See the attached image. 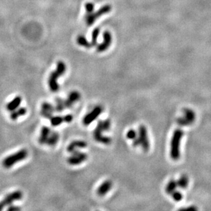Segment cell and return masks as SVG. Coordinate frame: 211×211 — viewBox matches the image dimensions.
Wrapping results in <instances>:
<instances>
[{
  "instance_id": "1",
  "label": "cell",
  "mask_w": 211,
  "mask_h": 211,
  "mask_svg": "<svg viewBox=\"0 0 211 211\" xmlns=\"http://www.w3.org/2000/svg\"><path fill=\"white\" fill-rule=\"evenodd\" d=\"M111 127V121L107 119L105 120H100L98 122L97 126L94 129V137L96 142L104 144H109L111 142V139L109 137L102 135V133L109 130Z\"/></svg>"
},
{
  "instance_id": "2",
  "label": "cell",
  "mask_w": 211,
  "mask_h": 211,
  "mask_svg": "<svg viewBox=\"0 0 211 211\" xmlns=\"http://www.w3.org/2000/svg\"><path fill=\"white\" fill-rule=\"evenodd\" d=\"M66 70V66L65 63L62 61H59L57 64L56 70L52 72L49 77V86L52 92H57L60 90V86L57 82V79L65 73Z\"/></svg>"
},
{
  "instance_id": "3",
  "label": "cell",
  "mask_w": 211,
  "mask_h": 211,
  "mask_svg": "<svg viewBox=\"0 0 211 211\" xmlns=\"http://www.w3.org/2000/svg\"><path fill=\"white\" fill-rule=\"evenodd\" d=\"M183 132L179 129H177L174 131L173 134L172 141H171V148H170V156L173 160L176 161L179 159L180 156V142Z\"/></svg>"
},
{
  "instance_id": "4",
  "label": "cell",
  "mask_w": 211,
  "mask_h": 211,
  "mask_svg": "<svg viewBox=\"0 0 211 211\" xmlns=\"http://www.w3.org/2000/svg\"><path fill=\"white\" fill-rule=\"evenodd\" d=\"M28 153L26 150L22 149L16 152V153L12 154L10 156L5 157L2 161V165L5 168H10L14 164L19 161H21L27 158Z\"/></svg>"
},
{
  "instance_id": "5",
  "label": "cell",
  "mask_w": 211,
  "mask_h": 211,
  "mask_svg": "<svg viewBox=\"0 0 211 211\" xmlns=\"http://www.w3.org/2000/svg\"><path fill=\"white\" fill-rule=\"evenodd\" d=\"M111 5L109 4H106L98 9L97 12H92V13H87L85 16V23L88 26H91L94 24L95 21L101 16L102 15H104L107 13H109L111 10Z\"/></svg>"
},
{
  "instance_id": "6",
  "label": "cell",
  "mask_w": 211,
  "mask_h": 211,
  "mask_svg": "<svg viewBox=\"0 0 211 211\" xmlns=\"http://www.w3.org/2000/svg\"><path fill=\"white\" fill-rule=\"evenodd\" d=\"M23 197V193L20 191H15L8 194L2 200L0 201V210H2L5 207L10 206L14 201L20 200Z\"/></svg>"
},
{
  "instance_id": "7",
  "label": "cell",
  "mask_w": 211,
  "mask_h": 211,
  "mask_svg": "<svg viewBox=\"0 0 211 211\" xmlns=\"http://www.w3.org/2000/svg\"><path fill=\"white\" fill-rule=\"evenodd\" d=\"M139 139L140 141V146H142V148L145 152H147L149 150L150 143L148 137L147 129L144 125L140 126L139 128Z\"/></svg>"
},
{
  "instance_id": "8",
  "label": "cell",
  "mask_w": 211,
  "mask_h": 211,
  "mask_svg": "<svg viewBox=\"0 0 211 211\" xmlns=\"http://www.w3.org/2000/svg\"><path fill=\"white\" fill-rule=\"evenodd\" d=\"M87 159V155L79 151H75L73 153V155L68 158L67 162L71 165H77L81 164Z\"/></svg>"
},
{
  "instance_id": "9",
  "label": "cell",
  "mask_w": 211,
  "mask_h": 211,
  "mask_svg": "<svg viewBox=\"0 0 211 211\" xmlns=\"http://www.w3.org/2000/svg\"><path fill=\"white\" fill-rule=\"evenodd\" d=\"M102 111V108L100 106H96L90 113H87L83 119V124L85 126H88L100 115Z\"/></svg>"
},
{
  "instance_id": "10",
  "label": "cell",
  "mask_w": 211,
  "mask_h": 211,
  "mask_svg": "<svg viewBox=\"0 0 211 211\" xmlns=\"http://www.w3.org/2000/svg\"><path fill=\"white\" fill-rule=\"evenodd\" d=\"M112 42L111 34L109 32L105 31L103 33V42L96 47V50L98 52H103L109 49Z\"/></svg>"
},
{
  "instance_id": "11",
  "label": "cell",
  "mask_w": 211,
  "mask_h": 211,
  "mask_svg": "<svg viewBox=\"0 0 211 211\" xmlns=\"http://www.w3.org/2000/svg\"><path fill=\"white\" fill-rule=\"evenodd\" d=\"M81 97V95L77 91H73L68 95L67 99L64 100V105L66 108L70 109L73 105V104L79 100Z\"/></svg>"
},
{
  "instance_id": "12",
  "label": "cell",
  "mask_w": 211,
  "mask_h": 211,
  "mask_svg": "<svg viewBox=\"0 0 211 211\" xmlns=\"http://www.w3.org/2000/svg\"><path fill=\"white\" fill-rule=\"evenodd\" d=\"M87 146V143L82 140H75L72 142L67 147V151L73 153L77 151V148H84Z\"/></svg>"
},
{
  "instance_id": "13",
  "label": "cell",
  "mask_w": 211,
  "mask_h": 211,
  "mask_svg": "<svg viewBox=\"0 0 211 211\" xmlns=\"http://www.w3.org/2000/svg\"><path fill=\"white\" fill-rule=\"evenodd\" d=\"M112 187V182L110 180H106L100 184L97 190V193L99 196H104L108 193Z\"/></svg>"
},
{
  "instance_id": "14",
  "label": "cell",
  "mask_w": 211,
  "mask_h": 211,
  "mask_svg": "<svg viewBox=\"0 0 211 211\" xmlns=\"http://www.w3.org/2000/svg\"><path fill=\"white\" fill-rule=\"evenodd\" d=\"M22 98L20 96H17L14 99H12L10 102L7 104L6 109L8 111H12L16 109L17 108L19 107V105L21 103Z\"/></svg>"
},
{
  "instance_id": "15",
  "label": "cell",
  "mask_w": 211,
  "mask_h": 211,
  "mask_svg": "<svg viewBox=\"0 0 211 211\" xmlns=\"http://www.w3.org/2000/svg\"><path fill=\"white\" fill-rule=\"evenodd\" d=\"M51 133L50 129L47 126H43L41 129V135L38 139V142L41 144H45L47 143V139Z\"/></svg>"
},
{
  "instance_id": "16",
  "label": "cell",
  "mask_w": 211,
  "mask_h": 211,
  "mask_svg": "<svg viewBox=\"0 0 211 211\" xmlns=\"http://www.w3.org/2000/svg\"><path fill=\"white\" fill-rule=\"evenodd\" d=\"M27 113V109L25 107H20L12 111L10 113V118L12 120H16L19 118L25 115Z\"/></svg>"
},
{
  "instance_id": "17",
  "label": "cell",
  "mask_w": 211,
  "mask_h": 211,
  "mask_svg": "<svg viewBox=\"0 0 211 211\" xmlns=\"http://www.w3.org/2000/svg\"><path fill=\"white\" fill-rule=\"evenodd\" d=\"M59 138H60V135L56 131L54 132H51L50 135H49L48 139L47 141V144L49 146H56L57 143H58Z\"/></svg>"
},
{
  "instance_id": "18",
  "label": "cell",
  "mask_w": 211,
  "mask_h": 211,
  "mask_svg": "<svg viewBox=\"0 0 211 211\" xmlns=\"http://www.w3.org/2000/svg\"><path fill=\"white\" fill-rule=\"evenodd\" d=\"M77 43L78 45H80V46L84 47L85 48L90 49V47H92L91 43H90V42L87 41L86 38H85L84 36H83V35L78 36V37L77 38Z\"/></svg>"
},
{
  "instance_id": "19",
  "label": "cell",
  "mask_w": 211,
  "mask_h": 211,
  "mask_svg": "<svg viewBox=\"0 0 211 211\" xmlns=\"http://www.w3.org/2000/svg\"><path fill=\"white\" fill-rule=\"evenodd\" d=\"M184 118L186 119V120L188 122L189 125L191 124L193 122L195 121V113L193 111H192L191 109H187L184 110Z\"/></svg>"
},
{
  "instance_id": "20",
  "label": "cell",
  "mask_w": 211,
  "mask_h": 211,
  "mask_svg": "<svg viewBox=\"0 0 211 211\" xmlns=\"http://www.w3.org/2000/svg\"><path fill=\"white\" fill-rule=\"evenodd\" d=\"M177 187H178L177 181H176V180H170L166 186V189H165L166 193H168V194H172V193L176 191Z\"/></svg>"
},
{
  "instance_id": "21",
  "label": "cell",
  "mask_w": 211,
  "mask_h": 211,
  "mask_svg": "<svg viewBox=\"0 0 211 211\" xmlns=\"http://www.w3.org/2000/svg\"><path fill=\"white\" fill-rule=\"evenodd\" d=\"M178 186L181 189H185L187 187L188 184H189V179L186 175H183L179 178V180L177 181Z\"/></svg>"
},
{
  "instance_id": "22",
  "label": "cell",
  "mask_w": 211,
  "mask_h": 211,
  "mask_svg": "<svg viewBox=\"0 0 211 211\" xmlns=\"http://www.w3.org/2000/svg\"><path fill=\"white\" fill-rule=\"evenodd\" d=\"M100 34V29L98 27H96L94 29L92 33V41H91L90 43L92 47H94L97 45V39L98 36Z\"/></svg>"
},
{
  "instance_id": "23",
  "label": "cell",
  "mask_w": 211,
  "mask_h": 211,
  "mask_svg": "<svg viewBox=\"0 0 211 211\" xmlns=\"http://www.w3.org/2000/svg\"><path fill=\"white\" fill-rule=\"evenodd\" d=\"M50 121L53 126H57L60 125L62 122H64V116H52Z\"/></svg>"
},
{
  "instance_id": "24",
  "label": "cell",
  "mask_w": 211,
  "mask_h": 211,
  "mask_svg": "<svg viewBox=\"0 0 211 211\" xmlns=\"http://www.w3.org/2000/svg\"><path fill=\"white\" fill-rule=\"evenodd\" d=\"M65 105H64V100H63L62 98H56V106L55 107L56 111L61 112L65 109Z\"/></svg>"
},
{
  "instance_id": "25",
  "label": "cell",
  "mask_w": 211,
  "mask_h": 211,
  "mask_svg": "<svg viewBox=\"0 0 211 211\" xmlns=\"http://www.w3.org/2000/svg\"><path fill=\"white\" fill-rule=\"evenodd\" d=\"M41 109L45 110V111H47L49 112H51V113H54L55 111H56V109H55V107H54V106H53L51 104L49 103V102H44L42 103Z\"/></svg>"
},
{
  "instance_id": "26",
  "label": "cell",
  "mask_w": 211,
  "mask_h": 211,
  "mask_svg": "<svg viewBox=\"0 0 211 211\" xmlns=\"http://www.w3.org/2000/svg\"><path fill=\"white\" fill-rule=\"evenodd\" d=\"M85 8L87 13H92L94 12V5L93 3L87 2L85 3Z\"/></svg>"
},
{
  "instance_id": "27",
  "label": "cell",
  "mask_w": 211,
  "mask_h": 211,
  "mask_svg": "<svg viewBox=\"0 0 211 211\" xmlns=\"http://www.w3.org/2000/svg\"><path fill=\"white\" fill-rule=\"evenodd\" d=\"M126 137L127 138L129 139V140H133L135 138H136L137 137V132L133 129H131L128 131L126 134Z\"/></svg>"
},
{
  "instance_id": "28",
  "label": "cell",
  "mask_w": 211,
  "mask_h": 211,
  "mask_svg": "<svg viewBox=\"0 0 211 211\" xmlns=\"http://www.w3.org/2000/svg\"><path fill=\"white\" fill-rule=\"evenodd\" d=\"M172 197H173V198H174V200L176 201H180L182 199V193H180V192H179V191H175L174 192V193H172Z\"/></svg>"
},
{
  "instance_id": "29",
  "label": "cell",
  "mask_w": 211,
  "mask_h": 211,
  "mask_svg": "<svg viewBox=\"0 0 211 211\" xmlns=\"http://www.w3.org/2000/svg\"><path fill=\"white\" fill-rule=\"evenodd\" d=\"M41 113L44 118H47V119L50 120L51 118V117L53 116L52 113H51V112H49L47 111H45V110H43V109H41Z\"/></svg>"
},
{
  "instance_id": "30",
  "label": "cell",
  "mask_w": 211,
  "mask_h": 211,
  "mask_svg": "<svg viewBox=\"0 0 211 211\" xmlns=\"http://www.w3.org/2000/svg\"><path fill=\"white\" fill-rule=\"evenodd\" d=\"M178 124H180V126H188V125H189L188 122L184 118V117L179 118L178 119Z\"/></svg>"
},
{
  "instance_id": "31",
  "label": "cell",
  "mask_w": 211,
  "mask_h": 211,
  "mask_svg": "<svg viewBox=\"0 0 211 211\" xmlns=\"http://www.w3.org/2000/svg\"><path fill=\"white\" fill-rule=\"evenodd\" d=\"M64 122L70 123L73 121V116L71 115V114H68V115H66L65 116H64Z\"/></svg>"
},
{
  "instance_id": "32",
  "label": "cell",
  "mask_w": 211,
  "mask_h": 211,
  "mask_svg": "<svg viewBox=\"0 0 211 211\" xmlns=\"http://www.w3.org/2000/svg\"><path fill=\"white\" fill-rule=\"evenodd\" d=\"M21 210L20 207L17 206H13V205H10V206L7 208L8 211H19Z\"/></svg>"
},
{
  "instance_id": "33",
  "label": "cell",
  "mask_w": 211,
  "mask_h": 211,
  "mask_svg": "<svg viewBox=\"0 0 211 211\" xmlns=\"http://www.w3.org/2000/svg\"><path fill=\"white\" fill-rule=\"evenodd\" d=\"M133 141V146H135V147H137V146H140V139H139L138 137H137L136 138H135Z\"/></svg>"
},
{
  "instance_id": "34",
  "label": "cell",
  "mask_w": 211,
  "mask_h": 211,
  "mask_svg": "<svg viewBox=\"0 0 211 211\" xmlns=\"http://www.w3.org/2000/svg\"><path fill=\"white\" fill-rule=\"evenodd\" d=\"M186 210H197V208L194 206H191V207H189V208H187Z\"/></svg>"
}]
</instances>
